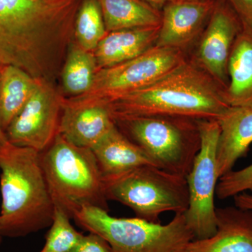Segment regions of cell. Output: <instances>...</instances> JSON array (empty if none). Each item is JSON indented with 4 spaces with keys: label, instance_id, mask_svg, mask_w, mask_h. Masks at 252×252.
Masks as SVG:
<instances>
[{
    "label": "cell",
    "instance_id": "15",
    "mask_svg": "<svg viewBox=\"0 0 252 252\" xmlns=\"http://www.w3.org/2000/svg\"><path fill=\"white\" fill-rule=\"evenodd\" d=\"M91 150L103 177L119 175L143 165L157 166L152 158L124 135L117 125Z\"/></svg>",
    "mask_w": 252,
    "mask_h": 252
},
{
    "label": "cell",
    "instance_id": "5",
    "mask_svg": "<svg viewBox=\"0 0 252 252\" xmlns=\"http://www.w3.org/2000/svg\"><path fill=\"white\" fill-rule=\"evenodd\" d=\"M104 186L108 200L128 207L136 217L152 223H160V216L165 212L182 214L188 209L187 177L154 165L104 177Z\"/></svg>",
    "mask_w": 252,
    "mask_h": 252
},
{
    "label": "cell",
    "instance_id": "28",
    "mask_svg": "<svg viewBox=\"0 0 252 252\" xmlns=\"http://www.w3.org/2000/svg\"><path fill=\"white\" fill-rule=\"evenodd\" d=\"M8 142L7 138H6V133L3 129L1 128V126L0 125V145L4 144Z\"/></svg>",
    "mask_w": 252,
    "mask_h": 252
},
{
    "label": "cell",
    "instance_id": "26",
    "mask_svg": "<svg viewBox=\"0 0 252 252\" xmlns=\"http://www.w3.org/2000/svg\"><path fill=\"white\" fill-rule=\"evenodd\" d=\"M235 206L243 210H252V195L251 193H242L233 197Z\"/></svg>",
    "mask_w": 252,
    "mask_h": 252
},
{
    "label": "cell",
    "instance_id": "12",
    "mask_svg": "<svg viewBox=\"0 0 252 252\" xmlns=\"http://www.w3.org/2000/svg\"><path fill=\"white\" fill-rule=\"evenodd\" d=\"M216 214L215 234L191 240L180 252H252V210L217 207Z\"/></svg>",
    "mask_w": 252,
    "mask_h": 252
},
{
    "label": "cell",
    "instance_id": "18",
    "mask_svg": "<svg viewBox=\"0 0 252 252\" xmlns=\"http://www.w3.org/2000/svg\"><path fill=\"white\" fill-rule=\"evenodd\" d=\"M107 32L159 27L161 12L142 0H98Z\"/></svg>",
    "mask_w": 252,
    "mask_h": 252
},
{
    "label": "cell",
    "instance_id": "30",
    "mask_svg": "<svg viewBox=\"0 0 252 252\" xmlns=\"http://www.w3.org/2000/svg\"><path fill=\"white\" fill-rule=\"evenodd\" d=\"M2 238H3L2 234H1V230H0V244H1V240H2Z\"/></svg>",
    "mask_w": 252,
    "mask_h": 252
},
{
    "label": "cell",
    "instance_id": "21",
    "mask_svg": "<svg viewBox=\"0 0 252 252\" xmlns=\"http://www.w3.org/2000/svg\"><path fill=\"white\" fill-rule=\"evenodd\" d=\"M107 33L98 0H83L76 16L74 41L82 49L94 52Z\"/></svg>",
    "mask_w": 252,
    "mask_h": 252
},
{
    "label": "cell",
    "instance_id": "13",
    "mask_svg": "<svg viewBox=\"0 0 252 252\" xmlns=\"http://www.w3.org/2000/svg\"><path fill=\"white\" fill-rule=\"evenodd\" d=\"M220 127L217 149L220 178L246 157L252 143V104L229 107L217 121Z\"/></svg>",
    "mask_w": 252,
    "mask_h": 252
},
{
    "label": "cell",
    "instance_id": "2",
    "mask_svg": "<svg viewBox=\"0 0 252 252\" xmlns=\"http://www.w3.org/2000/svg\"><path fill=\"white\" fill-rule=\"evenodd\" d=\"M0 172L2 236L21 238L49 228L55 205L40 153L8 141L0 145Z\"/></svg>",
    "mask_w": 252,
    "mask_h": 252
},
{
    "label": "cell",
    "instance_id": "4",
    "mask_svg": "<svg viewBox=\"0 0 252 252\" xmlns=\"http://www.w3.org/2000/svg\"><path fill=\"white\" fill-rule=\"evenodd\" d=\"M81 228L100 235L113 252H180L194 239L185 214L167 224L137 218H118L98 207L86 205L72 217Z\"/></svg>",
    "mask_w": 252,
    "mask_h": 252
},
{
    "label": "cell",
    "instance_id": "24",
    "mask_svg": "<svg viewBox=\"0 0 252 252\" xmlns=\"http://www.w3.org/2000/svg\"><path fill=\"white\" fill-rule=\"evenodd\" d=\"M72 252H113L109 243L94 233L84 235Z\"/></svg>",
    "mask_w": 252,
    "mask_h": 252
},
{
    "label": "cell",
    "instance_id": "16",
    "mask_svg": "<svg viewBox=\"0 0 252 252\" xmlns=\"http://www.w3.org/2000/svg\"><path fill=\"white\" fill-rule=\"evenodd\" d=\"M159 28H134L107 33L94 51L97 70L143 54L155 45Z\"/></svg>",
    "mask_w": 252,
    "mask_h": 252
},
{
    "label": "cell",
    "instance_id": "20",
    "mask_svg": "<svg viewBox=\"0 0 252 252\" xmlns=\"http://www.w3.org/2000/svg\"><path fill=\"white\" fill-rule=\"evenodd\" d=\"M97 71L94 52L86 51L73 41L61 73L63 90L69 97L89 91Z\"/></svg>",
    "mask_w": 252,
    "mask_h": 252
},
{
    "label": "cell",
    "instance_id": "1",
    "mask_svg": "<svg viewBox=\"0 0 252 252\" xmlns=\"http://www.w3.org/2000/svg\"><path fill=\"white\" fill-rule=\"evenodd\" d=\"M106 106L114 122L145 117L218 121L230 107L224 88L191 60L151 85Z\"/></svg>",
    "mask_w": 252,
    "mask_h": 252
},
{
    "label": "cell",
    "instance_id": "14",
    "mask_svg": "<svg viewBox=\"0 0 252 252\" xmlns=\"http://www.w3.org/2000/svg\"><path fill=\"white\" fill-rule=\"evenodd\" d=\"M116 125L107 106L63 103L59 134L67 142L92 148Z\"/></svg>",
    "mask_w": 252,
    "mask_h": 252
},
{
    "label": "cell",
    "instance_id": "10",
    "mask_svg": "<svg viewBox=\"0 0 252 252\" xmlns=\"http://www.w3.org/2000/svg\"><path fill=\"white\" fill-rule=\"evenodd\" d=\"M241 28V21L234 10L223 0H217L191 60L225 89L229 81L230 52Z\"/></svg>",
    "mask_w": 252,
    "mask_h": 252
},
{
    "label": "cell",
    "instance_id": "6",
    "mask_svg": "<svg viewBox=\"0 0 252 252\" xmlns=\"http://www.w3.org/2000/svg\"><path fill=\"white\" fill-rule=\"evenodd\" d=\"M115 124L158 167L182 177L188 175L201 144L198 121L145 117L119 119Z\"/></svg>",
    "mask_w": 252,
    "mask_h": 252
},
{
    "label": "cell",
    "instance_id": "11",
    "mask_svg": "<svg viewBox=\"0 0 252 252\" xmlns=\"http://www.w3.org/2000/svg\"><path fill=\"white\" fill-rule=\"evenodd\" d=\"M217 0H170L164 5L156 46L185 51L203 31Z\"/></svg>",
    "mask_w": 252,
    "mask_h": 252
},
{
    "label": "cell",
    "instance_id": "31",
    "mask_svg": "<svg viewBox=\"0 0 252 252\" xmlns=\"http://www.w3.org/2000/svg\"><path fill=\"white\" fill-rule=\"evenodd\" d=\"M3 66L4 65H2V64H1V63H0V71H1V68H2Z\"/></svg>",
    "mask_w": 252,
    "mask_h": 252
},
{
    "label": "cell",
    "instance_id": "22",
    "mask_svg": "<svg viewBox=\"0 0 252 252\" xmlns=\"http://www.w3.org/2000/svg\"><path fill=\"white\" fill-rule=\"evenodd\" d=\"M70 217L62 209L55 207L54 219L39 252H72L82 238L71 223Z\"/></svg>",
    "mask_w": 252,
    "mask_h": 252
},
{
    "label": "cell",
    "instance_id": "17",
    "mask_svg": "<svg viewBox=\"0 0 252 252\" xmlns=\"http://www.w3.org/2000/svg\"><path fill=\"white\" fill-rule=\"evenodd\" d=\"M225 97L230 107L252 104V26L242 23L228 65Z\"/></svg>",
    "mask_w": 252,
    "mask_h": 252
},
{
    "label": "cell",
    "instance_id": "23",
    "mask_svg": "<svg viewBox=\"0 0 252 252\" xmlns=\"http://www.w3.org/2000/svg\"><path fill=\"white\" fill-rule=\"evenodd\" d=\"M246 191L251 192L252 195V163L220 177L217 183L216 195L220 200H225Z\"/></svg>",
    "mask_w": 252,
    "mask_h": 252
},
{
    "label": "cell",
    "instance_id": "9",
    "mask_svg": "<svg viewBox=\"0 0 252 252\" xmlns=\"http://www.w3.org/2000/svg\"><path fill=\"white\" fill-rule=\"evenodd\" d=\"M64 95L56 85L39 80L22 110L6 129L10 143L44 152L59 134Z\"/></svg>",
    "mask_w": 252,
    "mask_h": 252
},
{
    "label": "cell",
    "instance_id": "7",
    "mask_svg": "<svg viewBox=\"0 0 252 252\" xmlns=\"http://www.w3.org/2000/svg\"><path fill=\"white\" fill-rule=\"evenodd\" d=\"M188 61L185 51L154 45L135 59L99 69L86 94L64 97L69 105H107L153 84Z\"/></svg>",
    "mask_w": 252,
    "mask_h": 252
},
{
    "label": "cell",
    "instance_id": "3",
    "mask_svg": "<svg viewBox=\"0 0 252 252\" xmlns=\"http://www.w3.org/2000/svg\"><path fill=\"white\" fill-rule=\"evenodd\" d=\"M40 156L55 207L72 220L75 212L86 205L109 212L104 177L91 149L74 145L59 134Z\"/></svg>",
    "mask_w": 252,
    "mask_h": 252
},
{
    "label": "cell",
    "instance_id": "8",
    "mask_svg": "<svg viewBox=\"0 0 252 252\" xmlns=\"http://www.w3.org/2000/svg\"><path fill=\"white\" fill-rule=\"evenodd\" d=\"M198 128L201 144L187 176L189 201L188 209L184 213L193 240L209 238L216 232L215 197L220 180L217 163L219 123L215 120L198 121Z\"/></svg>",
    "mask_w": 252,
    "mask_h": 252
},
{
    "label": "cell",
    "instance_id": "29",
    "mask_svg": "<svg viewBox=\"0 0 252 252\" xmlns=\"http://www.w3.org/2000/svg\"><path fill=\"white\" fill-rule=\"evenodd\" d=\"M46 1H50L53 3H67L71 1H75V0H46Z\"/></svg>",
    "mask_w": 252,
    "mask_h": 252
},
{
    "label": "cell",
    "instance_id": "19",
    "mask_svg": "<svg viewBox=\"0 0 252 252\" xmlns=\"http://www.w3.org/2000/svg\"><path fill=\"white\" fill-rule=\"evenodd\" d=\"M21 68L4 65L0 71V125L4 132L31 98L38 84Z\"/></svg>",
    "mask_w": 252,
    "mask_h": 252
},
{
    "label": "cell",
    "instance_id": "25",
    "mask_svg": "<svg viewBox=\"0 0 252 252\" xmlns=\"http://www.w3.org/2000/svg\"><path fill=\"white\" fill-rule=\"evenodd\" d=\"M229 5L243 23L252 26V0H223Z\"/></svg>",
    "mask_w": 252,
    "mask_h": 252
},
{
    "label": "cell",
    "instance_id": "27",
    "mask_svg": "<svg viewBox=\"0 0 252 252\" xmlns=\"http://www.w3.org/2000/svg\"><path fill=\"white\" fill-rule=\"evenodd\" d=\"M142 1L158 9L159 8L163 7L164 5L166 4L170 0H142Z\"/></svg>",
    "mask_w": 252,
    "mask_h": 252
}]
</instances>
